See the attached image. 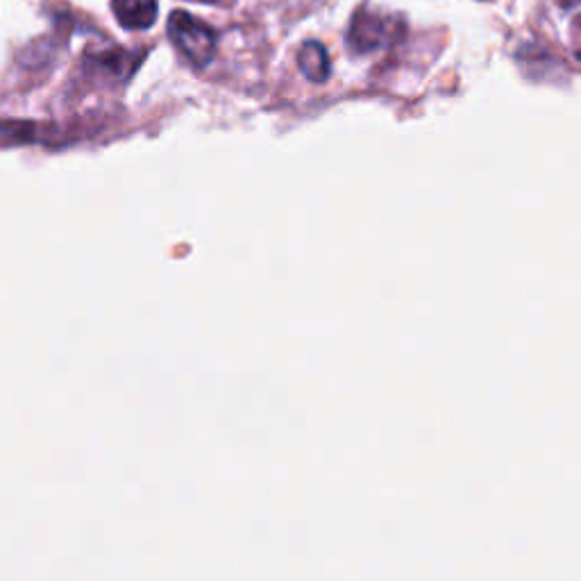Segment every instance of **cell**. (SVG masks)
<instances>
[{
  "label": "cell",
  "mask_w": 581,
  "mask_h": 581,
  "mask_svg": "<svg viewBox=\"0 0 581 581\" xmlns=\"http://www.w3.org/2000/svg\"><path fill=\"white\" fill-rule=\"evenodd\" d=\"M168 37L194 66H205L216 53V32L189 12H173L168 19Z\"/></svg>",
  "instance_id": "6da1fadb"
},
{
  "label": "cell",
  "mask_w": 581,
  "mask_h": 581,
  "mask_svg": "<svg viewBox=\"0 0 581 581\" xmlns=\"http://www.w3.org/2000/svg\"><path fill=\"white\" fill-rule=\"evenodd\" d=\"M112 10L125 30H148L159 14L157 0H114Z\"/></svg>",
  "instance_id": "7a4b0ae2"
},
{
  "label": "cell",
  "mask_w": 581,
  "mask_h": 581,
  "mask_svg": "<svg viewBox=\"0 0 581 581\" xmlns=\"http://www.w3.org/2000/svg\"><path fill=\"white\" fill-rule=\"evenodd\" d=\"M298 64L304 77H309L311 82H325L330 77V58L317 41L304 43L298 55Z\"/></svg>",
  "instance_id": "3957f363"
},
{
  "label": "cell",
  "mask_w": 581,
  "mask_h": 581,
  "mask_svg": "<svg viewBox=\"0 0 581 581\" xmlns=\"http://www.w3.org/2000/svg\"><path fill=\"white\" fill-rule=\"evenodd\" d=\"M382 41V30H380V21L375 19H356L352 23L350 30V46H354L356 51H373L380 46Z\"/></svg>",
  "instance_id": "277c9868"
},
{
  "label": "cell",
  "mask_w": 581,
  "mask_h": 581,
  "mask_svg": "<svg viewBox=\"0 0 581 581\" xmlns=\"http://www.w3.org/2000/svg\"><path fill=\"white\" fill-rule=\"evenodd\" d=\"M572 34H574V53H577V58L581 60V17L574 21Z\"/></svg>",
  "instance_id": "5b68a950"
},
{
  "label": "cell",
  "mask_w": 581,
  "mask_h": 581,
  "mask_svg": "<svg viewBox=\"0 0 581 581\" xmlns=\"http://www.w3.org/2000/svg\"><path fill=\"white\" fill-rule=\"evenodd\" d=\"M205 3H216V0H205Z\"/></svg>",
  "instance_id": "8992f818"
}]
</instances>
